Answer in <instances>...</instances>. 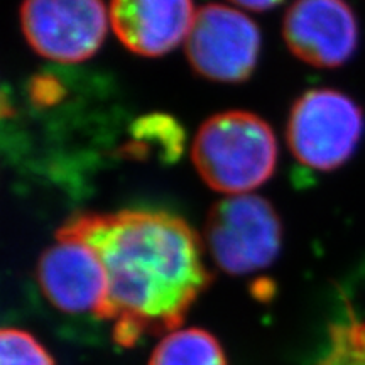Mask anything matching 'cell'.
<instances>
[{"mask_svg":"<svg viewBox=\"0 0 365 365\" xmlns=\"http://www.w3.org/2000/svg\"><path fill=\"white\" fill-rule=\"evenodd\" d=\"M56 239L81 240L98 254L108 281L102 318L120 345L176 330L212 281L200 237L161 210L80 213Z\"/></svg>","mask_w":365,"mask_h":365,"instance_id":"6da1fadb","label":"cell"},{"mask_svg":"<svg viewBox=\"0 0 365 365\" xmlns=\"http://www.w3.org/2000/svg\"><path fill=\"white\" fill-rule=\"evenodd\" d=\"M191 158L212 190L247 195L272 176L277 143L271 127L255 113L223 112L200 127Z\"/></svg>","mask_w":365,"mask_h":365,"instance_id":"7a4b0ae2","label":"cell"},{"mask_svg":"<svg viewBox=\"0 0 365 365\" xmlns=\"http://www.w3.org/2000/svg\"><path fill=\"white\" fill-rule=\"evenodd\" d=\"M205 242L222 271L244 276L276 261L282 225L272 205L261 196H227L210 210Z\"/></svg>","mask_w":365,"mask_h":365,"instance_id":"3957f363","label":"cell"},{"mask_svg":"<svg viewBox=\"0 0 365 365\" xmlns=\"http://www.w3.org/2000/svg\"><path fill=\"white\" fill-rule=\"evenodd\" d=\"M287 144L304 166L331 171L352 158L364 134L362 108L335 90H309L296 100Z\"/></svg>","mask_w":365,"mask_h":365,"instance_id":"277c9868","label":"cell"},{"mask_svg":"<svg viewBox=\"0 0 365 365\" xmlns=\"http://www.w3.org/2000/svg\"><path fill=\"white\" fill-rule=\"evenodd\" d=\"M261 53V33L235 9L210 4L196 12L186 38V56L198 75L239 83L252 75Z\"/></svg>","mask_w":365,"mask_h":365,"instance_id":"5b68a950","label":"cell"},{"mask_svg":"<svg viewBox=\"0 0 365 365\" xmlns=\"http://www.w3.org/2000/svg\"><path fill=\"white\" fill-rule=\"evenodd\" d=\"M21 24L31 48L58 63L93 56L108 27L102 0H24Z\"/></svg>","mask_w":365,"mask_h":365,"instance_id":"8992f818","label":"cell"},{"mask_svg":"<svg viewBox=\"0 0 365 365\" xmlns=\"http://www.w3.org/2000/svg\"><path fill=\"white\" fill-rule=\"evenodd\" d=\"M289 51L314 68H339L354 56L359 26L341 0H298L282 27Z\"/></svg>","mask_w":365,"mask_h":365,"instance_id":"52a82bcc","label":"cell"},{"mask_svg":"<svg viewBox=\"0 0 365 365\" xmlns=\"http://www.w3.org/2000/svg\"><path fill=\"white\" fill-rule=\"evenodd\" d=\"M56 240L39 259L38 281L44 296L59 312L102 318L108 281L98 254L81 240Z\"/></svg>","mask_w":365,"mask_h":365,"instance_id":"ba28073f","label":"cell"},{"mask_svg":"<svg viewBox=\"0 0 365 365\" xmlns=\"http://www.w3.org/2000/svg\"><path fill=\"white\" fill-rule=\"evenodd\" d=\"M193 0H112L110 22L132 53L156 58L188 38L195 21Z\"/></svg>","mask_w":365,"mask_h":365,"instance_id":"9c48e42d","label":"cell"},{"mask_svg":"<svg viewBox=\"0 0 365 365\" xmlns=\"http://www.w3.org/2000/svg\"><path fill=\"white\" fill-rule=\"evenodd\" d=\"M149 365H227V360L215 336L200 328H182L159 341Z\"/></svg>","mask_w":365,"mask_h":365,"instance_id":"30bf717a","label":"cell"},{"mask_svg":"<svg viewBox=\"0 0 365 365\" xmlns=\"http://www.w3.org/2000/svg\"><path fill=\"white\" fill-rule=\"evenodd\" d=\"M318 365H365V322L350 317L333 325Z\"/></svg>","mask_w":365,"mask_h":365,"instance_id":"8fae6325","label":"cell"},{"mask_svg":"<svg viewBox=\"0 0 365 365\" xmlns=\"http://www.w3.org/2000/svg\"><path fill=\"white\" fill-rule=\"evenodd\" d=\"M0 365H54V362L31 333L6 328L0 335Z\"/></svg>","mask_w":365,"mask_h":365,"instance_id":"7c38bea8","label":"cell"},{"mask_svg":"<svg viewBox=\"0 0 365 365\" xmlns=\"http://www.w3.org/2000/svg\"><path fill=\"white\" fill-rule=\"evenodd\" d=\"M232 2L244 9H249V11L262 12L267 11V9L276 7L277 4L282 2V0H232Z\"/></svg>","mask_w":365,"mask_h":365,"instance_id":"4fadbf2b","label":"cell"}]
</instances>
